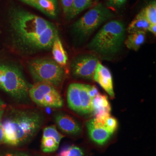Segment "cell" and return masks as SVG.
Returning <instances> with one entry per match:
<instances>
[{
	"label": "cell",
	"mask_w": 156,
	"mask_h": 156,
	"mask_svg": "<svg viewBox=\"0 0 156 156\" xmlns=\"http://www.w3.org/2000/svg\"><path fill=\"white\" fill-rule=\"evenodd\" d=\"M9 23L17 45L28 53L50 49L58 34L52 23L20 8L12 11Z\"/></svg>",
	"instance_id": "cell-1"
},
{
	"label": "cell",
	"mask_w": 156,
	"mask_h": 156,
	"mask_svg": "<svg viewBox=\"0 0 156 156\" xmlns=\"http://www.w3.org/2000/svg\"><path fill=\"white\" fill-rule=\"evenodd\" d=\"M44 122L42 115L34 110H13L1 120L5 144L24 145L38 133Z\"/></svg>",
	"instance_id": "cell-2"
},
{
	"label": "cell",
	"mask_w": 156,
	"mask_h": 156,
	"mask_svg": "<svg viewBox=\"0 0 156 156\" xmlns=\"http://www.w3.org/2000/svg\"><path fill=\"white\" fill-rule=\"evenodd\" d=\"M126 33V28L122 21H109L95 35L88 47L103 56L115 55L121 49L125 41Z\"/></svg>",
	"instance_id": "cell-3"
},
{
	"label": "cell",
	"mask_w": 156,
	"mask_h": 156,
	"mask_svg": "<svg viewBox=\"0 0 156 156\" xmlns=\"http://www.w3.org/2000/svg\"><path fill=\"white\" fill-rule=\"evenodd\" d=\"M113 16V12L106 6L102 3L97 4L73 24V33L79 39H86Z\"/></svg>",
	"instance_id": "cell-4"
},
{
	"label": "cell",
	"mask_w": 156,
	"mask_h": 156,
	"mask_svg": "<svg viewBox=\"0 0 156 156\" xmlns=\"http://www.w3.org/2000/svg\"><path fill=\"white\" fill-rule=\"evenodd\" d=\"M30 85L16 67L0 63V89L18 100L29 97Z\"/></svg>",
	"instance_id": "cell-5"
},
{
	"label": "cell",
	"mask_w": 156,
	"mask_h": 156,
	"mask_svg": "<svg viewBox=\"0 0 156 156\" xmlns=\"http://www.w3.org/2000/svg\"><path fill=\"white\" fill-rule=\"evenodd\" d=\"M28 71L36 83L50 84L55 87L62 83L64 71L53 59L38 58L28 62Z\"/></svg>",
	"instance_id": "cell-6"
},
{
	"label": "cell",
	"mask_w": 156,
	"mask_h": 156,
	"mask_svg": "<svg viewBox=\"0 0 156 156\" xmlns=\"http://www.w3.org/2000/svg\"><path fill=\"white\" fill-rule=\"evenodd\" d=\"M29 97L34 103L42 107L60 108L64 105L61 95L50 84L36 83L31 86Z\"/></svg>",
	"instance_id": "cell-7"
},
{
	"label": "cell",
	"mask_w": 156,
	"mask_h": 156,
	"mask_svg": "<svg viewBox=\"0 0 156 156\" xmlns=\"http://www.w3.org/2000/svg\"><path fill=\"white\" fill-rule=\"evenodd\" d=\"M99 62L98 58L94 55L84 54L76 56L71 64L73 75L77 78L92 80Z\"/></svg>",
	"instance_id": "cell-8"
},
{
	"label": "cell",
	"mask_w": 156,
	"mask_h": 156,
	"mask_svg": "<svg viewBox=\"0 0 156 156\" xmlns=\"http://www.w3.org/2000/svg\"><path fill=\"white\" fill-rule=\"evenodd\" d=\"M64 136L55 126H50L44 129L41 140V150L44 153H52L57 151Z\"/></svg>",
	"instance_id": "cell-9"
},
{
	"label": "cell",
	"mask_w": 156,
	"mask_h": 156,
	"mask_svg": "<svg viewBox=\"0 0 156 156\" xmlns=\"http://www.w3.org/2000/svg\"><path fill=\"white\" fill-rule=\"evenodd\" d=\"M111 105L105 95L98 93L92 98V113L95 119L103 125L106 119L111 116Z\"/></svg>",
	"instance_id": "cell-10"
},
{
	"label": "cell",
	"mask_w": 156,
	"mask_h": 156,
	"mask_svg": "<svg viewBox=\"0 0 156 156\" xmlns=\"http://www.w3.org/2000/svg\"><path fill=\"white\" fill-rule=\"evenodd\" d=\"M86 127L90 140L97 145H105L112 136L104 126L95 118L90 119L86 123Z\"/></svg>",
	"instance_id": "cell-11"
},
{
	"label": "cell",
	"mask_w": 156,
	"mask_h": 156,
	"mask_svg": "<svg viewBox=\"0 0 156 156\" xmlns=\"http://www.w3.org/2000/svg\"><path fill=\"white\" fill-rule=\"evenodd\" d=\"M93 79L100 85L101 87L111 97H115L113 78L111 73L108 68L103 66L100 62L97 64Z\"/></svg>",
	"instance_id": "cell-12"
},
{
	"label": "cell",
	"mask_w": 156,
	"mask_h": 156,
	"mask_svg": "<svg viewBox=\"0 0 156 156\" xmlns=\"http://www.w3.org/2000/svg\"><path fill=\"white\" fill-rule=\"evenodd\" d=\"M21 2L33 7L51 18L55 19L58 16L57 0H22Z\"/></svg>",
	"instance_id": "cell-13"
},
{
	"label": "cell",
	"mask_w": 156,
	"mask_h": 156,
	"mask_svg": "<svg viewBox=\"0 0 156 156\" xmlns=\"http://www.w3.org/2000/svg\"><path fill=\"white\" fill-rule=\"evenodd\" d=\"M57 126L62 132L69 135L80 134L82 128L80 125L73 117L63 113L57 114L55 116Z\"/></svg>",
	"instance_id": "cell-14"
},
{
	"label": "cell",
	"mask_w": 156,
	"mask_h": 156,
	"mask_svg": "<svg viewBox=\"0 0 156 156\" xmlns=\"http://www.w3.org/2000/svg\"><path fill=\"white\" fill-rule=\"evenodd\" d=\"M67 102L68 106L73 111L81 113L80 83H71L67 90Z\"/></svg>",
	"instance_id": "cell-15"
},
{
	"label": "cell",
	"mask_w": 156,
	"mask_h": 156,
	"mask_svg": "<svg viewBox=\"0 0 156 156\" xmlns=\"http://www.w3.org/2000/svg\"><path fill=\"white\" fill-rule=\"evenodd\" d=\"M51 50L53 60L60 66H66L68 62V55L67 51L64 48L58 34L56 35L53 41Z\"/></svg>",
	"instance_id": "cell-16"
},
{
	"label": "cell",
	"mask_w": 156,
	"mask_h": 156,
	"mask_svg": "<svg viewBox=\"0 0 156 156\" xmlns=\"http://www.w3.org/2000/svg\"><path fill=\"white\" fill-rule=\"evenodd\" d=\"M149 25L150 23L147 20L140 11L135 17L134 20L129 23L126 31L128 34L136 32H146Z\"/></svg>",
	"instance_id": "cell-17"
},
{
	"label": "cell",
	"mask_w": 156,
	"mask_h": 156,
	"mask_svg": "<svg viewBox=\"0 0 156 156\" xmlns=\"http://www.w3.org/2000/svg\"><path fill=\"white\" fill-rule=\"evenodd\" d=\"M146 37V32L129 34L127 39L124 41V44L129 49L138 51L145 43Z\"/></svg>",
	"instance_id": "cell-18"
},
{
	"label": "cell",
	"mask_w": 156,
	"mask_h": 156,
	"mask_svg": "<svg viewBox=\"0 0 156 156\" xmlns=\"http://www.w3.org/2000/svg\"><path fill=\"white\" fill-rule=\"evenodd\" d=\"M99 0H73V7L67 19H72L81 12L94 5Z\"/></svg>",
	"instance_id": "cell-19"
},
{
	"label": "cell",
	"mask_w": 156,
	"mask_h": 156,
	"mask_svg": "<svg viewBox=\"0 0 156 156\" xmlns=\"http://www.w3.org/2000/svg\"><path fill=\"white\" fill-rule=\"evenodd\" d=\"M81 113L89 114L92 113V98L88 92L87 85L80 83Z\"/></svg>",
	"instance_id": "cell-20"
},
{
	"label": "cell",
	"mask_w": 156,
	"mask_h": 156,
	"mask_svg": "<svg viewBox=\"0 0 156 156\" xmlns=\"http://www.w3.org/2000/svg\"><path fill=\"white\" fill-rule=\"evenodd\" d=\"M141 12L150 24H156V0L151 1Z\"/></svg>",
	"instance_id": "cell-21"
},
{
	"label": "cell",
	"mask_w": 156,
	"mask_h": 156,
	"mask_svg": "<svg viewBox=\"0 0 156 156\" xmlns=\"http://www.w3.org/2000/svg\"><path fill=\"white\" fill-rule=\"evenodd\" d=\"M58 156H84L83 151L75 145H66L62 147Z\"/></svg>",
	"instance_id": "cell-22"
},
{
	"label": "cell",
	"mask_w": 156,
	"mask_h": 156,
	"mask_svg": "<svg viewBox=\"0 0 156 156\" xmlns=\"http://www.w3.org/2000/svg\"><path fill=\"white\" fill-rule=\"evenodd\" d=\"M103 126L112 135L117 129L118 122L115 117H113L111 115L106 119V120L103 124Z\"/></svg>",
	"instance_id": "cell-23"
},
{
	"label": "cell",
	"mask_w": 156,
	"mask_h": 156,
	"mask_svg": "<svg viewBox=\"0 0 156 156\" xmlns=\"http://www.w3.org/2000/svg\"><path fill=\"white\" fill-rule=\"evenodd\" d=\"M62 10L67 17L73 7V0H59Z\"/></svg>",
	"instance_id": "cell-24"
},
{
	"label": "cell",
	"mask_w": 156,
	"mask_h": 156,
	"mask_svg": "<svg viewBox=\"0 0 156 156\" xmlns=\"http://www.w3.org/2000/svg\"><path fill=\"white\" fill-rule=\"evenodd\" d=\"M126 1L127 0H106L107 5L114 8H120Z\"/></svg>",
	"instance_id": "cell-25"
},
{
	"label": "cell",
	"mask_w": 156,
	"mask_h": 156,
	"mask_svg": "<svg viewBox=\"0 0 156 156\" xmlns=\"http://www.w3.org/2000/svg\"><path fill=\"white\" fill-rule=\"evenodd\" d=\"M86 85H87V87L88 90V92L89 93L90 97H91V98H94L96 95H97L99 93L98 90L95 86H90L88 84H86Z\"/></svg>",
	"instance_id": "cell-26"
},
{
	"label": "cell",
	"mask_w": 156,
	"mask_h": 156,
	"mask_svg": "<svg viewBox=\"0 0 156 156\" xmlns=\"http://www.w3.org/2000/svg\"><path fill=\"white\" fill-rule=\"evenodd\" d=\"M2 144H5V136L3 128L2 127L1 124L0 123V145Z\"/></svg>",
	"instance_id": "cell-27"
},
{
	"label": "cell",
	"mask_w": 156,
	"mask_h": 156,
	"mask_svg": "<svg viewBox=\"0 0 156 156\" xmlns=\"http://www.w3.org/2000/svg\"><path fill=\"white\" fill-rule=\"evenodd\" d=\"M147 31L153 34L154 36L156 35V24H150Z\"/></svg>",
	"instance_id": "cell-28"
},
{
	"label": "cell",
	"mask_w": 156,
	"mask_h": 156,
	"mask_svg": "<svg viewBox=\"0 0 156 156\" xmlns=\"http://www.w3.org/2000/svg\"><path fill=\"white\" fill-rule=\"evenodd\" d=\"M9 156H30L27 154L24 153H22V152H19V153H16L15 154H11Z\"/></svg>",
	"instance_id": "cell-29"
},
{
	"label": "cell",
	"mask_w": 156,
	"mask_h": 156,
	"mask_svg": "<svg viewBox=\"0 0 156 156\" xmlns=\"http://www.w3.org/2000/svg\"><path fill=\"white\" fill-rule=\"evenodd\" d=\"M4 106H1L0 105V123L1 122L2 120V116H3V113H4Z\"/></svg>",
	"instance_id": "cell-30"
},
{
	"label": "cell",
	"mask_w": 156,
	"mask_h": 156,
	"mask_svg": "<svg viewBox=\"0 0 156 156\" xmlns=\"http://www.w3.org/2000/svg\"><path fill=\"white\" fill-rule=\"evenodd\" d=\"M0 105H1V106H5V104H4V102L2 101L1 100V99H0Z\"/></svg>",
	"instance_id": "cell-31"
},
{
	"label": "cell",
	"mask_w": 156,
	"mask_h": 156,
	"mask_svg": "<svg viewBox=\"0 0 156 156\" xmlns=\"http://www.w3.org/2000/svg\"><path fill=\"white\" fill-rule=\"evenodd\" d=\"M19 1H22V0H19Z\"/></svg>",
	"instance_id": "cell-32"
}]
</instances>
